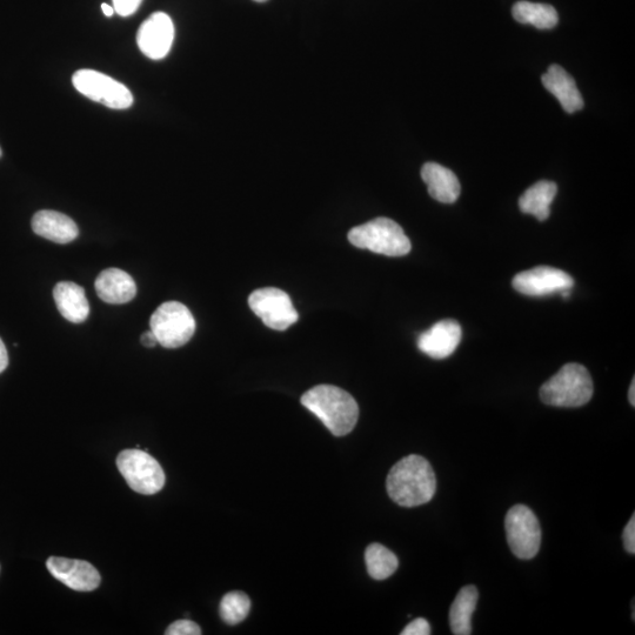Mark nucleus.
I'll return each mask as SVG.
<instances>
[{
    "label": "nucleus",
    "mask_w": 635,
    "mask_h": 635,
    "mask_svg": "<svg viewBox=\"0 0 635 635\" xmlns=\"http://www.w3.org/2000/svg\"><path fill=\"white\" fill-rule=\"evenodd\" d=\"M150 327L158 344L165 349H178L189 343L196 332V320L185 305L167 302L152 314Z\"/></svg>",
    "instance_id": "nucleus-5"
},
{
    "label": "nucleus",
    "mask_w": 635,
    "mask_h": 635,
    "mask_svg": "<svg viewBox=\"0 0 635 635\" xmlns=\"http://www.w3.org/2000/svg\"><path fill=\"white\" fill-rule=\"evenodd\" d=\"M253 2H257V3H265V2H267V0H253Z\"/></svg>",
    "instance_id": "nucleus-32"
},
{
    "label": "nucleus",
    "mask_w": 635,
    "mask_h": 635,
    "mask_svg": "<svg viewBox=\"0 0 635 635\" xmlns=\"http://www.w3.org/2000/svg\"><path fill=\"white\" fill-rule=\"evenodd\" d=\"M175 40V24L164 12H155L140 25L137 44L140 51L152 60L164 59Z\"/></svg>",
    "instance_id": "nucleus-10"
},
{
    "label": "nucleus",
    "mask_w": 635,
    "mask_h": 635,
    "mask_svg": "<svg viewBox=\"0 0 635 635\" xmlns=\"http://www.w3.org/2000/svg\"><path fill=\"white\" fill-rule=\"evenodd\" d=\"M365 561L367 571L376 580L390 578L399 565L396 554L380 544H372L366 548Z\"/></svg>",
    "instance_id": "nucleus-22"
},
{
    "label": "nucleus",
    "mask_w": 635,
    "mask_h": 635,
    "mask_svg": "<svg viewBox=\"0 0 635 635\" xmlns=\"http://www.w3.org/2000/svg\"><path fill=\"white\" fill-rule=\"evenodd\" d=\"M220 617L229 625H237L249 616L251 600L243 592H230L220 603Z\"/></svg>",
    "instance_id": "nucleus-23"
},
{
    "label": "nucleus",
    "mask_w": 635,
    "mask_h": 635,
    "mask_svg": "<svg viewBox=\"0 0 635 635\" xmlns=\"http://www.w3.org/2000/svg\"><path fill=\"white\" fill-rule=\"evenodd\" d=\"M302 404L323 421L334 436L343 437L353 431L359 418L357 401L350 393L332 385H318L307 391Z\"/></svg>",
    "instance_id": "nucleus-2"
},
{
    "label": "nucleus",
    "mask_w": 635,
    "mask_h": 635,
    "mask_svg": "<svg viewBox=\"0 0 635 635\" xmlns=\"http://www.w3.org/2000/svg\"><path fill=\"white\" fill-rule=\"evenodd\" d=\"M431 634V626L429 621L423 618L414 619L404 628L401 635H429Z\"/></svg>",
    "instance_id": "nucleus-26"
},
{
    "label": "nucleus",
    "mask_w": 635,
    "mask_h": 635,
    "mask_svg": "<svg viewBox=\"0 0 635 635\" xmlns=\"http://www.w3.org/2000/svg\"><path fill=\"white\" fill-rule=\"evenodd\" d=\"M102 10L106 17H112L116 12L115 9H113V6L106 3L102 4Z\"/></svg>",
    "instance_id": "nucleus-30"
},
{
    "label": "nucleus",
    "mask_w": 635,
    "mask_h": 635,
    "mask_svg": "<svg viewBox=\"0 0 635 635\" xmlns=\"http://www.w3.org/2000/svg\"><path fill=\"white\" fill-rule=\"evenodd\" d=\"M166 635H200L202 630L191 620H178L167 627Z\"/></svg>",
    "instance_id": "nucleus-24"
},
{
    "label": "nucleus",
    "mask_w": 635,
    "mask_h": 635,
    "mask_svg": "<svg viewBox=\"0 0 635 635\" xmlns=\"http://www.w3.org/2000/svg\"><path fill=\"white\" fill-rule=\"evenodd\" d=\"M548 92L559 100L564 111L574 113L584 108V99L574 79L559 65H551L543 76Z\"/></svg>",
    "instance_id": "nucleus-16"
},
{
    "label": "nucleus",
    "mask_w": 635,
    "mask_h": 635,
    "mask_svg": "<svg viewBox=\"0 0 635 635\" xmlns=\"http://www.w3.org/2000/svg\"><path fill=\"white\" fill-rule=\"evenodd\" d=\"M249 305L272 330L285 331L299 319L289 294L274 287L254 291L249 298Z\"/></svg>",
    "instance_id": "nucleus-9"
},
{
    "label": "nucleus",
    "mask_w": 635,
    "mask_h": 635,
    "mask_svg": "<svg viewBox=\"0 0 635 635\" xmlns=\"http://www.w3.org/2000/svg\"><path fill=\"white\" fill-rule=\"evenodd\" d=\"M628 400H630L631 405L635 406V380H632V385L630 387V391H628Z\"/></svg>",
    "instance_id": "nucleus-31"
},
{
    "label": "nucleus",
    "mask_w": 635,
    "mask_h": 635,
    "mask_svg": "<svg viewBox=\"0 0 635 635\" xmlns=\"http://www.w3.org/2000/svg\"><path fill=\"white\" fill-rule=\"evenodd\" d=\"M142 344L145 347H150V349L158 344V340L151 330L149 332L143 333Z\"/></svg>",
    "instance_id": "nucleus-29"
},
{
    "label": "nucleus",
    "mask_w": 635,
    "mask_h": 635,
    "mask_svg": "<svg viewBox=\"0 0 635 635\" xmlns=\"http://www.w3.org/2000/svg\"><path fill=\"white\" fill-rule=\"evenodd\" d=\"M117 467L127 485L144 496L163 490L165 473L158 461L142 450H124L117 458Z\"/></svg>",
    "instance_id": "nucleus-6"
},
{
    "label": "nucleus",
    "mask_w": 635,
    "mask_h": 635,
    "mask_svg": "<svg viewBox=\"0 0 635 635\" xmlns=\"http://www.w3.org/2000/svg\"><path fill=\"white\" fill-rule=\"evenodd\" d=\"M46 567L53 578L73 591H95L102 581L97 568L88 561L51 557L46 561Z\"/></svg>",
    "instance_id": "nucleus-12"
},
{
    "label": "nucleus",
    "mask_w": 635,
    "mask_h": 635,
    "mask_svg": "<svg viewBox=\"0 0 635 635\" xmlns=\"http://www.w3.org/2000/svg\"><path fill=\"white\" fill-rule=\"evenodd\" d=\"M514 290L530 297L572 290L574 280L570 274L554 267L539 266L517 274L512 283Z\"/></svg>",
    "instance_id": "nucleus-11"
},
{
    "label": "nucleus",
    "mask_w": 635,
    "mask_h": 635,
    "mask_svg": "<svg viewBox=\"0 0 635 635\" xmlns=\"http://www.w3.org/2000/svg\"><path fill=\"white\" fill-rule=\"evenodd\" d=\"M558 192L557 184L541 180L527 189L519 199L521 212L536 217L540 222L551 215V205Z\"/></svg>",
    "instance_id": "nucleus-19"
},
{
    "label": "nucleus",
    "mask_w": 635,
    "mask_h": 635,
    "mask_svg": "<svg viewBox=\"0 0 635 635\" xmlns=\"http://www.w3.org/2000/svg\"><path fill=\"white\" fill-rule=\"evenodd\" d=\"M461 326L456 320L446 319L433 325L429 331L420 334L419 350L433 359L452 356L461 342Z\"/></svg>",
    "instance_id": "nucleus-13"
},
{
    "label": "nucleus",
    "mask_w": 635,
    "mask_h": 635,
    "mask_svg": "<svg viewBox=\"0 0 635 635\" xmlns=\"http://www.w3.org/2000/svg\"><path fill=\"white\" fill-rule=\"evenodd\" d=\"M386 487L391 499L400 506L425 505L436 494V474L429 461L417 454H411L392 467L387 476Z\"/></svg>",
    "instance_id": "nucleus-1"
},
{
    "label": "nucleus",
    "mask_w": 635,
    "mask_h": 635,
    "mask_svg": "<svg viewBox=\"0 0 635 635\" xmlns=\"http://www.w3.org/2000/svg\"><path fill=\"white\" fill-rule=\"evenodd\" d=\"M31 225L37 236L56 244H69L79 236L77 224L64 213L57 211L37 212L32 218Z\"/></svg>",
    "instance_id": "nucleus-14"
},
{
    "label": "nucleus",
    "mask_w": 635,
    "mask_h": 635,
    "mask_svg": "<svg viewBox=\"0 0 635 635\" xmlns=\"http://www.w3.org/2000/svg\"><path fill=\"white\" fill-rule=\"evenodd\" d=\"M623 539H624L625 550L630 554H634L635 553V516L634 514L632 518L630 519V521H628V524L625 527V530L623 533Z\"/></svg>",
    "instance_id": "nucleus-27"
},
{
    "label": "nucleus",
    "mask_w": 635,
    "mask_h": 635,
    "mask_svg": "<svg viewBox=\"0 0 635 635\" xmlns=\"http://www.w3.org/2000/svg\"><path fill=\"white\" fill-rule=\"evenodd\" d=\"M430 196L440 203L453 204L460 196V183L456 175L437 163H427L421 169Z\"/></svg>",
    "instance_id": "nucleus-18"
},
{
    "label": "nucleus",
    "mask_w": 635,
    "mask_h": 635,
    "mask_svg": "<svg viewBox=\"0 0 635 635\" xmlns=\"http://www.w3.org/2000/svg\"><path fill=\"white\" fill-rule=\"evenodd\" d=\"M2 156H3V151H2V149H0V157H2Z\"/></svg>",
    "instance_id": "nucleus-33"
},
{
    "label": "nucleus",
    "mask_w": 635,
    "mask_h": 635,
    "mask_svg": "<svg viewBox=\"0 0 635 635\" xmlns=\"http://www.w3.org/2000/svg\"><path fill=\"white\" fill-rule=\"evenodd\" d=\"M349 240L358 249L384 254L387 257H403L410 253L412 245L400 225L389 218H377L354 227Z\"/></svg>",
    "instance_id": "nucleus-4"
},
{
    "label": "nucleus",
    "mask_w": 635,
    "mask_h": 635,
    "mask_svg": "<svg viewBox=\"0 0 635 635\" xmlns=\"http://www.w3.org/2000/svg\"><path fill=\"white\" fill-rule=\"evenodd\" d=\"M9 365V356L8 350L3 343V340L0 339V373L6 370V367Z\"/></svg>",
    "instance_id": "nucleus-28"
},
{
    "label": "nucleus",
    "mask_w": 635,
    "mask_h": 635,
    "mask_svg": "<svg viewBox=\"0 0 635 635\" xmlns=\"http://www.w3.org/2000/svg\"><path fill=\"white\" fill-rule=\"evenodd\" d=\"M513 17L521 24H530L540 30L556 28L559 17L553 6L531 2H518L512 9Z\"/></svg>",
    "instance_id": "nucleus-21"
},
{
    "label": "nucleus",
    "mask_w": 635,
    "mask_h": 635,
    "mask_svg": "<svg viewBox=\"0 0 635 635\" xmlns=\"http://www.w3.org/2000/svg\"><path fill=\"white\" fill-rule=\"evenodd\" d=\"M53 298L60 314L73 324H82L90 314V304L82 286L72 282L58 283Z\"/></svg>",
    "instance_id": "nucleus-17"
},
{
    "label": "nucleus",
    "mask_w": 635,
    "mask_h": 635,
    "mask_svg": "<svg viewBox=\"0 0 635 635\" xmlns=\"http://www.w3.org/2000/svg\"><path fill=\"white\" fill-rule=\"evenodd\" d=\"M72 84L79 93L113 110L131 108L133 96L129 89L117 80L95 70H79L72 77Z\"/></svg>",
    "instance_id": "nucleus-7"
},
{
    "label": "nucleus",
    "mask_w": 635,
    "mask_h": 635,
    "mask_svg": "<svg viewBox=\"0 0 635 635\" xmlns=\"http://www.w3.org/2000/svg\"><path fill=\"white\" fill-rule=\"evenodd\" d=\"M96 292L103 302L111 305L130 303L137 294V285L129 273L119 269H108L99 274Z\"/></svg>",
    "instance_id": "nucleus-15"
},
{
    "label": "nucleus",
    "mask_w": 635,
    "mask_h": 635,
    "mask_svg": "<svg viewBox=\"0 0 635 635\" xmlns=\"http://www.w3.org/2000/svg\"><path fill=\"white\" fill-rule=\"evenodd\" d=\"M505 528L508 546L519 559H532L537 556L541 545L539 520L525 505H516L506 514Z\"/></svg>",
    "instance_id": "nucleus-8"
},
{
    "label": "nucleus",
    "mask_w": 635,
    "mask_h": 635,
    "mask_svg": "<svg viewBox=\"0 0 635 635\" xmlns=\"http://www.w3.org/2000/svg\"><path fill=\"white\" fill-rule=\"evenodd\" d=\"M593 380L586 367L571 363L561 367L557 374L541 386L543 403L557 407L584 406L593 396Z\"/></svg>",
    "instance_id": "nucleus-3"
},
{
    "label": "nucleus",
    "mask_w": 635,
    "mask_h": 635,
    "mask_svg": "<svg viewBox=\"0 0 635 635\" xmlns=\"http://www.w3.org/2000/svg\"><path fill=\"white\" fill-rule=\"evenodd\" d=\"M113 9L122 17H130L136 13L143 0H112Z\"/></svg>",
    "instance_id": "nucleus-25"
},
{
    "label": "nucleus",
    "mask_w": 635,
    "mask_h": 635,
    "mask_svg": "<svg viewBox=\"0 0 635 635\" xmlns=\"http://www.w3.org/2000/svg\"><path fill=\"white\" fill-rule=\"evenodd\" d=\"M479 592L476 586L461 588L450 610V626L453 634H472V616L478 604Z\"/></svg>",
    "instance_id": "nucleus-20"
}]
</instances>
